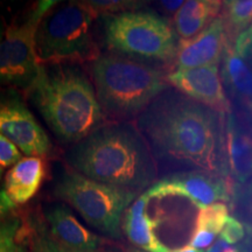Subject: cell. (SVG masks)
<instances>
[{"instance_id": "obj_8", "label": "cell", "mask_w": 252, "mask_h": 252, "mask_svg": "<svg viewBox=\"0 0 252 252\" xmlns=\"http://www.w3.org/2000/svg\"><path fill=\"white\" fill-rule=\"evenodd\" d=\"M58 1H39L20 23L12 24L0 40V88L28 89L35 81L41 63L35 49L41 21Z\"/></svg>"}, {"instance_id": "obj_1", "label": "cell", "mask_w": 252, "mask_h": 252, "mask_svg": "<svg viewBox=\"0 0 252 252\" xmlns=\"http://www.w3.org/2000/svg\"><path fill=\"white\" fill-rule=\"evenodd\" d=\"M157 159L214 172L219 166V128L208 106L169 93L160 94L135 119Z\"/></svg>"}, {"instance_id": "obj_18", "label": "cell", "mask_w": 252, "mask_h": 252, "mask_svg": "<svg viewBox=\"0 0 252 252\" xmlns=\"http://www.w3.org/2000/svg\"><path fill=\"white\" fill-rule=\"evenodd\" d=\"M228 207L216 202L200 210L196 220V226L189 247L202 251L215 241L216 236L220 234L225 222L228 220Z\"/></svg>"}, {"instance_id": "obj_29", "label": "cell", "mask_w": 252, "mask_h": 252, "mask_svg": "<svg viewBox=\"0 0 252 252\" xmlns=\"http://www.w3.org/2000/svg\"><path fill=\"white\" fill-rule=\"evenodd\" d=\"M166 252H202V251H198V250H196V249H194V248H191V247H185V248H181V249H178V250H173V251H171V250H167Z\"/></svg>"}, {"instance_id": "obj_16", "label": "cell", "mask_w": 252, "mask_h": 252, "mask_svg": "<svg viewBox=\"0 0 252 252\" xmlns=\"http://www.w3.org/2000/svg\"><path fill=\"white\" fill-rule=\"evenodd\" d=\"M223 2L217 0H188L175 13L174 26L182 40L193 39L215 20Z\"/></svg>"}, {"instance_id": "obj_25", "label": "cell", "mask_w": 252, "mask_h": 252, "mask_svg": "<svg viewBox=\"0 0 252 252\" xmlns=\"http://www.w3.org/2000/svg\"><path fill=\"white\" fill-rule=\"evenodd\" d=\"M252 49V25L248 28L247 31H244L243 33H241L236 40L235 43V52L243 58V56L248 55L249 52H251Z\"/></svg>"}, {"instance_id": "obj_7", "label": "cell", "mask_w": 252, "mask_h": 252, "mask_svg": "<svg viewBox=\"0 0 252 252\" xmlns=\"http://www.w3.org/2000/svg\"><path fill=\"white\" fill-rule=\"evenodd\" d=\"M55 195L80 213L88 224L108 237L122 236L121 224L137 194L100 184L75 171L61 175L55 186Z\"/></svg>"}, {"instance_id": "obj_3", "label": "cell", "mask_w": 252, "mask_h": 252, "mask_svg": "<svg viewBox=\"0 0 252 252\" xmlns=\"http://www.w3.org/2000/svg\"><path fill=\"white\" fill-rule=\"evenodd\" d=\"M27 90L32 103L61 143L76 144L102 125L104 111L94 87L76 65L41 64Z\"/></svg>"}, {"instance_id": "obj_6", "label": "cell", "mask_w": 252, "mask_h": 252, "mask_svg": "<svg viewBox=\"0 0 252 252\" xmlns=\"http://www.w3.org/2000/svg\"><path fill=\"white\" fill-rule=\"evenodd\" d=\"M104 37L116 54L138 60L169 61L176 54V40L165 19L146 11H123L106 18Z\"/></svg>"}, {"instance_id": "obj_27", "label": "cell", "mask_w": 252, "mask_h": 252, "mask_svg": "<svg viewBox=\"0 0 252 252\" xmlns=\"http://www.w3.org/2000/svg\"><path fill=\"white\" fill-rule=\"evenodd\" d=\"M206 252H241V250L238 248H235L232 245L228 244L225 241H223L220 237Z\"/></svg>"}, {"instance_id": "obj_4", "label": "cell", "mask_w": 252, "mask_h": 252, "mask_svg": "<svg viewBox=\"0 0 252 252\" xmlns=\"http://www.w3.org/2000/svg\"><path fill=\"white\" fill-rule=\"evenodd\" d=\"M93 78L103 111L123 122L138 117L163 93L167 82L154 65L116 53L94 60Z\"/></svg>"}, {"instance_id": "obj_28", "label": "cell", "mask_w": 252, "mask_h": 252, "mask_svg": "<svg viewBox=\"0 0 252 252\" xmlns=\"http://www.w3.org/2000/svg\"><path fill=\"white\" fill-rule=\"evenodd\" d=\"M160 4H161V6L165 9H167V11L168 12H178L179 9H180L181 7H182V5L185 4V1H161L160 2Z\"/></svg>"}, {"instance_id": "obj_11", "label": "cell", "mask_w": 252, "mask_h": 252, "mask_svg": "<svg viewBox=\"0 0 252 252\" xmlns=\"http://www.w3.org/2000/svg\"><path fill=\"white\" fill-rule=\"evenodd\" d=\"M167 82L195 102L222 113L229 111V100L216 64L175 70L168 74Z\"/></svg>"}, {"instance_id": "obj_24", "label": "cell", "mask_w": 252, "mask_h": 252, "mask_svg": "<svg viewBox=\"0 0 252 252\" xmlns=\"http://www.w3.org/2000/svg\"><path fill=\"white\" fill-rule=\"evenodd\" d=\"M34 248H35V252H75L56 243L45 229L40 230L35 235Z\"/></svg>"}, {"instance_id": "obj_30", "label": "cell", "mask_w": 252, "mask_h": 252, "mask_svg": "<svg viewBox=\"0 0 252 252\" xmlns=\"http://www.w3.org/2000/svg\"><path fill=\"white\" fill-rule=\"evenodd\" d=\"M2 39V27H1V25H0V40Z\"/></svg>"}, {"instance_id": "obj_21", "label": "cell", "mask_w": 252, "mask_h": 252, "mask_svg": "<svg viewBox=\"0 0 252 252\" xmlns=\"http://www.w3.org/2000/svg\"><path fill=\"white\" fill-rule=\"evenodd\" d=\"M0 252H28L18 217L12 216L0 222Z\"/></svg>"}, {"instance_id": "obj_23", "label": "cell", "mask_w": 252, "mask_h": 252, "mask_svg": "<svg viewBox=\"0 0 252 252\" xmlns=\"http://www.w3.org/2000/svg\"><path fill=\"white\" fill-rule=\"evenodd\" d=\"M245 235L244 226L235 217H229L220 231V238L225 241L228 244H236L242 241Z\"/></svg>"}, {"instance_id": "obj_5", "label": "cell", "mask_w": 252, "mask_h": 252, "mask_svg": "<svg viewBox=\"0 0 252 252\" xmlns=\"http://www.w3.org/2000/svg\"><path fill=\"white\" fill-rule=\"evenodd\" d=\"M96 12L88 2H68L50 9L36 32L35 49L41 62L91 59Z\"/></svg>"}, {"instance_id": "obj_31", "label": "cell", "mask_w": 252, "mask_h": 252, "mask_svg": "<svg viewBox=\"0 0 252 252\" xmlns=\"http://www.w3.org/2000/svg\"><path fill=\"white\" fill-rule=\"evenodd\" d=\"M1 175H2V168L0 167V179H1Z\"/></svg>"}, {"instance_id": "obj_9", "label": "cell", "mask_w": 252, "mask_h": 252, "mask_svg": "<svg viewBox=\"0 0 252 252\" xmlns=\"http://www.w3.org/2000/svg\"><path fill=\"white\" fill-rule=\"evenodd\" d=\"M0 134L30 157L47 156L52 149L48 135L17 91L0 94Z\"/></svg>"}, {"instance_id": "obj_14", "label": "cell", "mask_w": 252, "mask_h": 252, "mask_svg": "<svg viewBox=\"0 0 252 252\" xmlns=\"http://www.w3.org/2000/svg\"><path fill=\"white\" fill-rule=\"evenodd\" d=\"M45 178V162L39 157L23 158L9 169L5 179V193L17 204L28 202L37 193Z\"/></svg>"}, {"instance_id": "obj_12", "label": "cell", "mask_w": 252, "mask_h": 252, "mask_svg": "<svg viewBox=\"0 0 252 252\" xmlns=\"http://www.w3.org/2000/svg\"><path fill=\"white\" fill-rule=\"evenodd\" d=\"M226 42L224 20L219 17L198 35L179 43L174 58L176 70L217 65L228 45Z\"/></svg>"}, {"instance_id": "obj_15", "label": "cell", "mask_w": 252, "mask_h": 252, "mask_svg": "<svg viewBox=\"0 0 252 252\" xmlns=\"http://www.w3.org/2000/svg\"><path fill=\"white\" fill-rule=\"evenodd\" d=\"M151 200L147 193L140 195L124 214V230L126 237L135 247L146 252H166L167 249L154 235L156 223L146 213V207Z\"/></svg>"}, {"instance_id": "obj_20", "label": "cell", "mask_w": 252, "mask_h": 252, "mask_svg": "<svg viewBox=\"0 0 252 252\" xmlns=\"http://www.w3.org/2000/svg\"><path fill=\"white\" fill-rule=\"evenodd\" d=\"M225 24L226 34L243 33L252 21V0H232L225 1Z\"/></svg>"}, {"instance_id": "obj_32", "label": "cell", "mask_w": 252, "mask_h": 252, "mask_svg": "<svg viewBox=\"0 0 252 252\" xmlns=\"http://www.w3.org/2000/svg\"><path fill=\"white\" fill-rule=\"evenodd\" d=\"M131 252H144V251H139V250H134V251H131Z\"/></svg>"}, {"instance_id": "obj_22", "label": "cell", "mask_w": 252, "mask_h": 252, "mask_svg": "<svg viewBox=\"0 0 252 252\" xmlns=\"http://www.w3.org/2000/svg\"><path fill=\"white\" fill-rule=\"evenodd\" d=\"M21 159H23L21 151L11 140L0 134V167L1 168L13 167Z\"/></svg>"}, {"instance_id": "obj_2", "label": "cell", "mask_w": 252, "mask_h": 252, "mask_svg": "<svg viewBox=\"0 0 252 252\" xmlns=\"http://www.w3.org/2000/svg\"><path fill=\"white\" fill-rule=\"evenodd\" d=\"M75 172L91 180L137 194L156 179L150 149L130 122L100 125L65 152Z\"/></svg>"}, {"instance_id": "obj_26", "label": "cell", "mask_w": 252, "mask_h": 252, "mask_svg": "<svg viewBox=\"0 0 252 252\" xmlns=\"http://www.w3.org/2000/svg\"><path fill=\"white\" fill-rule=\"evenodd\" d=\"M14 207L15 204L9 200L5 190H0V222L5 220V217L14 209Z\"/></svg>"}, {"instance_id": "obj_17", "label": "cell", "mask_w": 252, "mask_h": 252, "mask_svg": "<svg viewBox=\"0 0 252 252\" xmlns=\"http://www.w3.org/2000/svg\"><path fill=\"white\" fill-rule=\"evenodd\" d=\"M226 151L232 174L238 181H247L252 176V138L239 131L229 121L226 132Z\"/></svg>"}, {"instance_id": "obj_13", "label": "cell", "mask_w": 252, "mask_h": 252, "mask_svg": "<svg viewBox=\"0 0 252 252\" xmlns=\"http://www.w3.org/2000/svg\"><path fill=\"white\" fill-rule=\"evenodd\" d=\"M50 235L56 243L75 252H99L102 241L96 234L82 225L63 204H55L45 212Z\"/></svg>"}, {"instance_id": "obj_10", "label": "cell", "mask_w": 252, "mask_h": 252, "mask_svg": "<svg viewBox=\"0 0 252 252\" xmlns=\"http://www.w3.org/2000/svg\"><path fill=\"white\" fill-rule=\"evenodd\" d=\"M146 193L150 198L184 196L203 209L216 201L229 200L230 189L224 181L209 173L188 172L163 178Z\"/></svg>"}, {"instance_id": "obj_19", "label": "cell", "mask_w": 252, "mask_h": 252, "mask_svg": "<svg viewBox=\"0 0 252 252\" xmlns=\"http://www.w3.org/2000/svg\"><path fill=\"white\" fill-rule=\"evenodd\" d=\"M224 77L234 89L247 98H252V70L243 58H241L230 45H226L224 53Z\"/></svg>"}]
</instances>
